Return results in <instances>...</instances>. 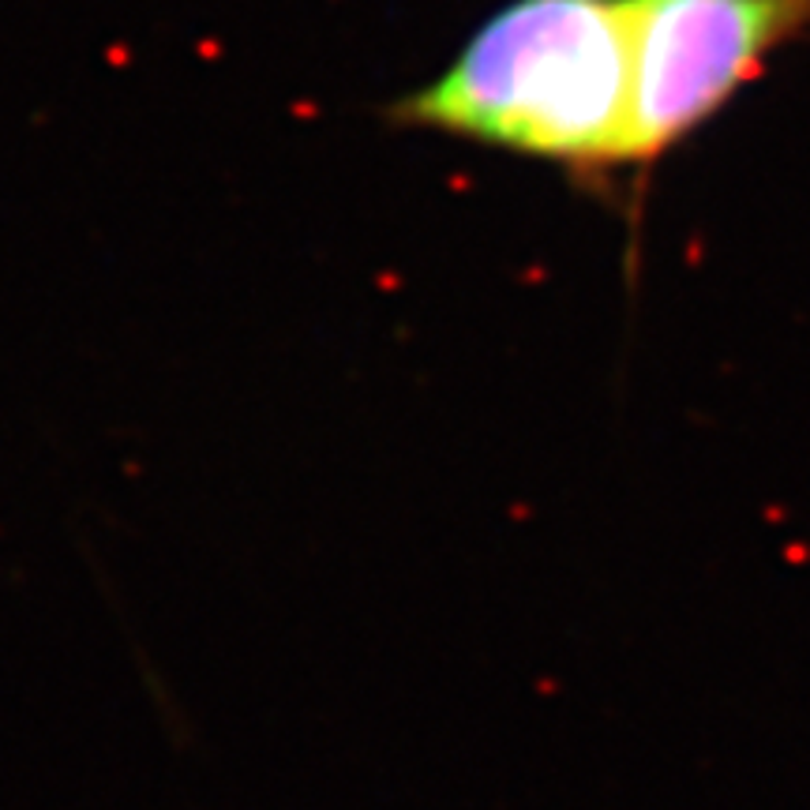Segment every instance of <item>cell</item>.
<instances>
[{"mask_svg":"<svg viewBox=\"0 0 810 810\" xmlns=\"http://www.w3.org/2000/svg\"><path fill=\"white\" fill-rule=\"evenodd\" d=\"M394 117L578 173L627 165L630 4L510 0Z\"/></svg>","mask_w":810,"mask_h":810,"instance_id":"cell-1","label":"cell"},{"mask_svg":"<svg viewBox=\"0 0 810 810\" xmlns=\"http://www.w3.org/2000/svg\"><path fill=\"white\" fill-rule=\"evenodd\" d=\"M627 165L657 162L810 31V0H627Z\"/></svg>","mask_w":810,"mask_h":810,"instance_id":"cell-2","label":"cell"}]
</instances>
